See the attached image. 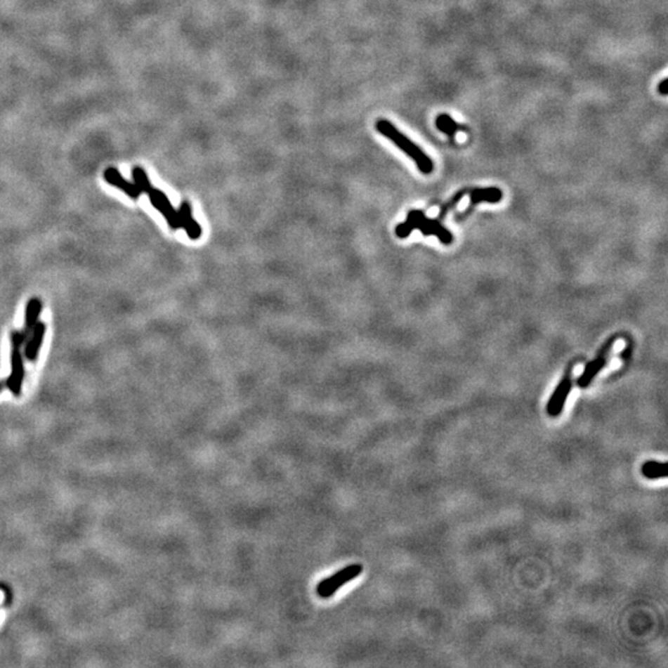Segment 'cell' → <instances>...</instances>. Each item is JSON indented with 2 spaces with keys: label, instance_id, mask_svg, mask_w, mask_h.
Masks as SVG:
<instances>
[{
  "label": "cell",
  "instance_id": "6da1fadb",
  "mask_svg": "<svg viewBox=\"0 0 668 668\" xmlns=\"http://www.w3.org/2000/svg\"><path fill=\"white\" fill-rule=\"evenodd\" d=\"M375 129L386 139L393 141L400 150L404 151L406 155L411 157L417 166L419 171L424 175H431L435 170V164L430 156L421 149L420 146L410 140L406 135L402 134L391 122L388 119H378L375 123Z\"/></svg>",
  "mask_w": 668,
  "mask_h": 668
},
{
  "label": "cell",
  "instance_id": "7a4b0ae2",
  "mask_svg": "<svg viewBox=\"0 0 668 668\" xmlns=\"http://www.w3.org/2000/svg\"><path fill=\"white\" fill-rule=\"evenodd\" d=\"M416 229L420 230L425 237H435L445 245H451L453 243V234L445 228L440 221L431 219L420 209L410 211L406 221L396 225L395 233L399 238L405 239L410 237Z\"/></svg>",
  "mask_w": 668,
  "mask_h": 668
},
{
  "label": "cell",
  "instance_id": "3957f363",
  "mask_svg": "<svg viewBox=\"0 0 668 668\" xmlns=\"http://www.w3.org/2000/svg\"><path fill=\"white\" fill-rule=\"evenodd\" d=\"M29 334L30 333L27 331H14L11 333V373L6 385L15 396L20 395L22 381L25 378L24 353L21 352V348L25 346Z\"/></svg>",
  "mask_w": 668,
  "mask_h": 668
},
{
  "label": "cell",
  "instance_id": "277c9868",
  "mask_svg": "<svg viewBox=\"0 0 668 668\" xmlns=\"http://www.w3.org/2000/svg\"><path fill=\"white\" fill-rule=\"evenodd\" d=\"M362 573H363V565H358V563L347 565L343 570L337 572L336 575L327 577L326 579L320 582L316 588L317 594L323 599L331 598L337 593L341 587L346 586L347 583L355 579L358 575H362Z\"/></svg>",
  "mask_w": 668,
  "mask_h": 668
},
{
  "label": "cell",
  "instance_id": "5b68a950",
  "mask_svg": "<svg viewBox=\"0 0 668 668\" xmlns=\"http://www.w3.org/2000/svg\"><path fill=\"white\" fill-rule=\"evenodd\" d=\"M617 334H613L611 337L608 338V341L603 344V347L596 354V357L591 360V363L587 364L584 372L582 373L579 378L577 379V386L578 388H588L596 375L604 369V367L608 364V355H609L614 343L617 342Z\"/></svg>",
  "mask_w": 668,
  "mask_h": 668
},
{
  "label": "cell",
  "instance_id": "8992f818",
  "mask_svg": "<svg viewBox=\"0 0 668 668\" xmlns=\"http://www.w3.org/2000/svg\"><path fill=\"white\" fill-rule=\"evenodd\" d=\"M573 368L570 367L567 369L563 378L561 380L557 388H554V394L549 398L547 402V414L551 417H558L565 409V401L568 399V395L570 394L573 380H572V372Z\"/></svg>",
  "mask_w": 668,
  "mask_h": 668
},
{
  "label": "cell",
  "instance_id": "52a82bcc",
  "mask_svg": "<svg viewBox=\"0 0 668 668\" xmlns=\"http://www.w3.org/2000/svg\"><path fill=\"white\" fill-rule=\"evenodd\" d=\"M148 196H149L151 204L164 216L166 222L169 223L170 228L173 229V230L182 228L178 212L173 208L170 199L166 196V193H164L159 188L152 187L151 191L148 193Z\"/></svg>",
  "mask_w": 668,
  "mask_h": 668
},
{
  "label": "cell",
  "instance_id": "ba28073f",
  "mask_svg": "<svg viewBox=\"0 0 668 668\" xmlns=\"http://www.w3.org/2000/svg\"><path fill=\"white\" fill-rule=\"evenodd\" d=\"M45 334H46V325L44 322H37L26 339L25 346H24L25 351L22 352L29 362H37Z\"/></svg>",
  "mask_w": 668,
  "mask_h": 668
},
{
  "label": "cell",
  "instance_id": "9c48e42d",
  "mask_svg": "<svg viewBox=\"0 0 668 668\" xmlns=\"http://www.w3.org/2000/svg\"><path fill=\"white\" fill-rule=\"evenodd\" d=\"M103 176L104 180L108 182L110 186L117 187L120 191L124 192L128 197L133 198V199L140 197L141 191L135 185L134 182L125 180L124 177L122 176V173L114 167L107 169L104 171Z\"/></svg>",
  "mask_w": 668,
  "mask_h": 668
},
{
  "label": "cell",
  "instance_id": "30bf717a",
  "mask_svg": "<svg viewBox=\"0 0 668 668\" xmlns=\"http://www.w3.org/2000/svg\"><path fill=\"white\" fill-rule=\"evenodd\" d=\"M469 197H471V204L466 208L464 214H468L469 211L478 206L479 203H497L503 199L504 193L499 187H482V188H473L469 190Z\"/></svg>",
  "mask_w": 668,
  "mask_h": 668
},
{
  "label": "cell",
  "instance_id": "8fae6325",
  "mask_svg": "<svg viewBox=\"0 0 668 668\" xmlns=\"http://www.w3.org/2000/svg\"><path fill=\"white\" fill-rule=\"evenodd\" d=\"M178 216H180V222H181L182 228L186 230L188 238L192 240H197L202 237V228L198 224L197 221L193 218L192 214L191 204L188 201H183L181 206L178 208Z\"/></svg>",
  "mask_w": 668,
  "mask_h": 668
},
{
  "label": "cell",
  "instance_id": "7c38bea8",
  "mask_svg": "<svg viewBox=\"0 0 668 668\" xmlns=\"http://www.w3.org/2000/svg\"><path fill=\"white\" fill-rule=\"evenodd\" d=\"M42 302L37 297H32L27 302L25 308V331L32 332L39 322V317L41 315Z\"/></svg>",
  "mask_w": 668,
  "mask_h": 668
},
{
  "label": "cell",
  "instance_id": "4fadbf2b",
  "mask_svg": "<svg viewBox=\"0 0 668 668\" xmlns=\"http://www.w3.org/2000/svg\"><path fill=\"white\" fill-rule=\"evenodd\" d=\"M435 126H437V129L442 131L447 136H450L451 139H454L457 131L463 129V126L459 125V123H457L456 120L453 119L451 115L447 114V113H442L435 118Z\"/></svg>",
  "mask_w": 668,
  "mask_h": 668
},
{
  "label": "cell",
  "instance_id": "5bb4252c",
  "mask_svg": "<svg viewBox=\"0 0 668 668\" xmlns=\"http://www.w3.org/2000/svg\"><path fill=\"white\" fill-rule=\"evenodd\" d=\"M643 476L651 480L664 479L667 477V464L663 461H648L641 468Z\"/></svg>",
  "mask_w": 668,
  "mask_h": 668
},
{
  "label": "cell",
  "instance_id": "9a60e30c",
  "mask_svg": "<svg viewBox=\"0 0 668 668\" xmlns=\"http://www.w3.org/2000/svg\"><path fill=\"white\" fill-rule=\"evenodd\" d=\"M131 176H133V182L135 185L138 186V188L140 190L141 193H149L151 191V182L148 177V173H146L145 170L140 167V166H136L131 171Z\"/></svg>",
  "mask_w": 668,
  "mask_h": 668
},
{
  "label": "cell",
  "instance_id": "2e32d148",
  "mask_svg": "<svg viewBox=\"0 0 668 668\" xmlns=\"http://www.w3.org/2000/svg\"><path fill=\"white\" fill-rule=\"evenodd\" d=\"M468 192H469V190H466V188H463L461 191L457 192L456 195H454V196H453V197H452L451 199L448 201V202L445 203V206H443V208L440 209V216H438V221H442V219H443V218L447 216V213L451 211L452 208L456 207L457 204L461 202V198L464 197Z\"/></svg>",
  "mask_w": 668,
  "mask_h": 668
},
{
  "label": "cell",
  "instance_id": "e0dca14e",
  "mask_svg": "<svg viewBox=\"0 0 668 668\" xmlns=\"http://www.w3.org/2000/svg\"><path fill=\"white\" fill-rule=\"evenodd\" d=\"M657 92L658 93L661 94V96H667V93H668L667 78H663L662 81L658 83Z\"/></svg>",
  "mask_w": 668,
  "mask_h": 668
},
{
  "label": "cell",
  "instance_id": "ac0fdd59",
  "mask_svg": "<svg viewBox=\"0 0 668 668\" xmlns=\"http://www.w3.org/2000/svg\"><path fill=\"white\" fill-rule=\"evenodd\" d=\"M4 386H6V383H4V381H0V393L3 391V388H4Z\"/></svg>",
  "mask_w": 668,
  "mask_h": 668
}]
</instances>
